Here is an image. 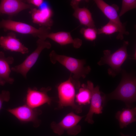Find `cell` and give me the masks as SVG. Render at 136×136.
<instances>
[{
	"mask_svg": "<svg viewBox=\"0 0 136 136\" xmlns=\"http://www.w3.org/2000/svg\"><path fill=\"white\" fill-rule=\"evenodd\" d=\"M25 1L27 3L38 8L40 7L44 2L43 0H28Z\"/></svg>",
	"mask_w": 136,
	"mask_h": 136,
	"instance_id": "cb8c5ba5",
	"label": "cell"
},
{
	"mask_svg": "<svg viewBox=\"0 0 136 136\" xmlns=\"http://www.w3.org/2000/svg\"><path fill=\"white\" fill-rule=\"evenodd\" d=\"M75 87L78 88L70 76L66 81L61 82L57 87L59 106L71 107L78 113L82 110L80 106L76 105L75 103Z\"/></svg>",
	"mask_w": 136,
	"mask_h": 136,
	"instance_id": "5b68a950",
	"label": "cell"
},
{
	"mask_svg": "<svg viewBox=\"0 0 136 136\" xmlns=\"http://www.w3.org/2000/svg\"><path fill=\"white\" fill-rule=\"evenodd\" d=\"M128 43V41H124L123 45L112 53L109 50H104V56L98 64L100 65H108L110 67L108 70V74L113 76H116L121 71V65L128 56L127 51Z\"/></svg>",
	"mask_w": 136,
	"mask_h": 136,
	"instance_id": "277c9868",
	"label": "cell"
},
{
	"mask_svg": "<svg viewBox=\"0 0 136 136\" xmlns=\"http://www.w3.org/2000/svg\"><path fill=\"white\" fill-rule=\"evenodd\" d=\"M73 16L80 23L87 27H95V23L90 11L86 8H80L79 6L73 8Z\"/></svg>",
	"mask_w": 136,
	"mask_h": 136,
	"instance_id": "ac0fdd59",
	"label": "cell"
},
{
	"mask_svg": "<svg viewBox=\"0 0 136 136\" xmlns=\"http://www.w3.org/2000/svg\"><path fill=\"white\" fill-rule=\"evenodd\" d=\"M49 56L52 63L55 64L57 62H59L73 74L72 79L77 83H79L78 80L80 78H85L91 70L89 66H84L86 61L84 59L59 55L54 50L50 52Z\"/></svg>",
	"mask_w": 136,
	"mask_h": 136,
	"instance_id": "6da1fadb",
	"label": "cell"
},
{
	"mask_svg": "<svg viewBox=\"0 0 136 136\" xmlns=\"http://www.w3.org/2000/svg\"><path fill=\"white\" fill-rule=\"evenodd\" d=\"M120 83L112 92L108 95L110 99L122 101L128 106L136 100V79L134 76L123 71Z\"/></svg>",
	"mask_w": 136,
	"mask_h": 136,
	"instance_id": "7a4b0ae2",
	"label": "cell"
},
{
	"mask_svg": "<svg viewBox=\"0 0 136 136\" xmlns=\"http://www.w3.org/2000/svg\"><path fill=\"white\" fill-rule=\"evenodd\" d=\"M0 47L6 50L18 52L23 54L28 53V48L18 39L13 32L5 36H0Z\"/></svg>",
	"mask_w": 136,
	"mask_h": 136,
	"instance_id": "4fadbf2b",
	"label": "cell"
},
{
	"mask_svg": "<svg viewBox=\"0 0 136 136\" xmlns=\"http://www.w3.org/2000/svg\"><path fill=\"white\" fill-rule=\"evenodd\" d=\"M87 85L91 92V96L90 108L85 121L92 124L94 123L93 118L94 114H99L103 112V104L106 99V96L102 95L99 86L94 87L93 83L91 81H88Z\"/></svg>",
	"mask_w": 136,
	"mask_h": 136,
	"instance_id": "9c48e42d",
	"label": "cell"
},
{
	"mask_svg": "<svg viewBox=\"0 0 136 136\" xmlns=\"http://www.w3.org/2000/svg\"><path fill=\"white\" fill-rule=\"evenodd\" d=\"M6 82L2 78L0 77V85L4 86L6 83Z\"/></svg>",
	"mask_w": 136,
	"mask_h": 136,
	"instance_id": "484cf974",
	"label": "cell"
},
{
	"mask_svg": "<svg viewBox=\"0 0 136 136\" xmlns=\"http://www.w3.org/2000/svg\"><path fill=\"white\" fill-rule=\"evenodd\" d=\"M136 107H128L118 111L115 117L118 120L120 127L123 128L136 121Z\"/></svg>",
	"mask_w": 136,
	"mask_h": 136,
	"instance_id": "2e32d148",
	"label": "cell"
},
{
	"mask_svg": "<svg viewBox=\"0 0 136 136\" xmlns=\"http://www.w3.org/2000/svg\"><path fill=\"white\" fill-rule=\"evenodd\" d=\"M14 59L12 56L5 57L4 53L0 51V77L6 82L12 84L14 79L10 77L11 70L10 65L14 62Z\"/></svg>",
	"mask_w": 136,
	"mask_h": 136,
	"instance_id": "e0dca14e",
	"label": "cell"
},
{
	"mask_svg": "<svg viewBox=\"0 0 136 136\" xmlns=\"http://www.w3.org/2000/svg\"><path fill=\"white\" fill-rule=\"evenodd\" d=\"M33 22L41 27H50L53 21V11L48 4L44 1L39 8L34 7L29 12Z\"/></svg>",
	"mask_w": 136,
	"mask_h": 136,
	"instance_id": "7c38bea8",
	"label": "cell"
},
{
	"mask_svg": "<svg viewBox=\"0 0 136 136\" xmlns=\"http://www.w3.org/2000/svg\"><path fill=\"white\" fill-rule=\"evenodd\" d=\"M119 31V29L118 26L109 21L106 24L97 29V34H104L110 35Z\"/></svg>",
	"mask_w": 136,
	"mask_h": 136,
	"instance_id": "ffe728a7",
	"label": "cell"
},
{
	"mask_svg": "<svg viewBox=\"0 0 136 136\" xmlns=\"http://www.w3.org/2000/svg\"><path fill=\"white\" fill-rule=\"evenodd\" d=\"M136 8V0H123L122 7L119 14V17L122 16L127 12Z\"/></svg>",
	"mask_w": 136,
	"mask_h": 136,
	"instance_id": "7402d4cb",
	"label": "cell"
},
{
	"mask_svg": "<svg viewBox=\"0 0 136 136\" xmlns=\"http://www.w3.org/2000/svg\"><path fill=\"white\" fill-rule=\"evenodd\" d=\"M37 45L35 50L22 62L12 67L11 70L20 74L26 78L27 73L37 61L42 51L45 49H49L51 46L48 41L40 39L37 41Z\"/></svg>",
	"mask_w": 136,
	"mask_h": 136,
	"instance_id": "52a82bcc",
	"label": "cell"
},
{
	"mask_svg": "<svg viewBox=\"0 0 136 136\" xmlns=\"http://www.w3.org/2000/svg\"><path fill=\"white\" fill-rule=\"evenodd\" d=\"M83 116L71 112L66 115L59 123L52 122L51 126L55 133L61 135L65 132L70 135H76L81 131V126L78 123Z\"/></svg>",
	"mask_w": 136,
	"mask_h": 136,
	"instance_id": "8992f818",
	"label": "cell"
},
{
	"mask_svg": "<svg viewBox=\"0 0 136 136\" xmlns=\"http://www.w3.org/2000/svg\"><path fill=\"white\" fill-rule=\"evenodd\" d=\"M34 7L23 1L2 0L0 3V14L13 15L25 10H31Z\"/></svg>",
	"mask_w": 136,
	"mask_h": 136,
	"instance_id": "5bb4252c",
	"label": "cell"
},
{
	"mask_svg": "<svg viewBox=\"0 0 136 136\" xmlns=\"http://www.w3.org/2000/svg\"><path fill=\"white\" fill-rule=\"evenodd\" d=\"M7 110L21 122H32L35 127L38 125L37 117L41 112L37 108H33L25 104L15 108L7 109Z\"/></svg>",
	"mask_w": 136,
	"mask_h": 136,
	"instance_id": "8fae6325",
	"label": "cell"
},
{
	"mask_svg": "<svg viewBox=\"0 0 136 136\" xmlns=\"http://www.w3.org/2000/svg\"><path fill=\"white\" fill-rule=\"evenodd\" d=\"M10 98V92L7 90H3L0 93V110L2 108L4 102H8Z\"/></svg>",
	"mask_w": 136,
	"mask_h": 136,
	"instance_id": "603a6c76",
	"label": "cell"
},
{
	"mask_svg": "<svg viewBox=\"0 0 136 136\" xmlns=\"http://www.w3.org/2000/svg\"><path fill=\"white\" fill-rule=\"evenodd\" d=\"M80 32L85 39L90 41L94 40L97 34V29L95 27L82 28L80 30Z\"/></svg>",
	"mask_w": 136,
	"mask_h": 136,
	"instance_id": "44dd1931",
	"label": "cell"
},
{
	"mask_svg": "<svg viewBox=\"0 0 136 136\" xmlns=\"http://www.w3.org/2000/svg\"><path fill=\"white\" fill-rule=\"evenodd\" d=\"M120 134H121V136H129L128 135H125L123 133H122V132H121L120 133Z\"/></svg>",
	"mask_w": 136,
	"mask_h": 136,
	"instance_id": "4316f807",
	"label": "cell"
},
{
	"mask_svg": "<svg viewBox=\"0 0 136 136\" xmlns=\"http://www.w3.org/2000/svg\"><path fill=\"white\" fill-rule=\"evenodd\" d=\"M91 96V92L87 85L83 84L76 95V101L80 105L89 104L90 103Z\"/></svg>",
	"mask_w": 136,
	"mask_h": 136,
	"instance_id": "d6986e66",
	"label": "cell"
},
{
	"mask_svg": "<svg viewBox=\"0 0 136 136\" xmlns=\"http://www.w3.org/2000/svg\"><path fill=\"white\" fill-rule=\"evenodd\" d=\"M49 38L61 46L72 44L75 48H78L82 44V41L80 39H74L70 33L65 31H60L56 32H50L47 35Z\"/></svg>",
	"mask_w": 136,
	"mask_h": 136,
	"instance_id": "9a60e30c",
	"label": "cell"
},
{
	"mask_svg": "<svg viewBox=\"0 0 136 136\" xmlns=\"http://www.w3.org/2000/svg\"><path fill=\"white\" fill-rule=\"evenodd\" d=\"M81 1V0H72L71 1L70 4L72 8H73L79 6V4Z\"/></svg>",
	"mask_w": 136,
	"mask_h": 136,
	"instance_id": "d4e9b609",
	"label": "cell"
},
{
	"mask_svg": "<svg viewBox=\"0 0 136 136\" xmlns=\"http://www.w3.org/2000/svg\"><path fill=\"white\" fill-rule=\"evenodd\" d=\"M94 1L97 6L109 21L115 24L118 27L119 31L116 38L122 40L123 35H128L129 32L126 31L125 25L121 22L118 14L119 8L116 5H109L102 0H95Z\"/></svg>",
	"mask_w": 136,
	"mask_h": 136,
	"instance_id": "ba28073f",
	"label": "cell"
},
{
	"mask_svg": "<svg viewBox=\"0 0 136 136\" xmlns=\"http://www.w3.org/2000/svg\"><path fill=\"white\" fill-rule=\"evenodd\" d=\"M51 89L50 87H42L39 90L36 88H28L25 99V104L33 108H37L45 104H50L52 99L47 92Z\"/></svg>",
	"mask_w": 136,
	"mask_h": 136,
	"instance_id": "30bf717a",
	"label": "cell"
},
{
	"mask_svg": "<svg viewBox=\"0 0 136 136\" xmlns=\"http://www.w3.org/2000/svg\"><path fill=\"white\" fill-rule=\"evenodd\" d=\"M5 31L10 30L23 34L30 35L35 37L46 40L50 33V28L41 27L37 28L26 23L10 19L0 20V29Z\"/></svg>",
	"mask_w": 136,
	"mask_h": 136,
	"instance_id": "3957f363",
	"label": "cell"
}]
</instances>
